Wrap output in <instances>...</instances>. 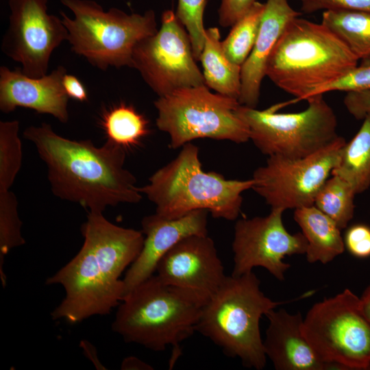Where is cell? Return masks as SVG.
Here are the masks:
<instances>
[{
	"label": "cell",
	"mask_w": 370,
	"mask_h": 370,
	"mask_svg": "<svg viewBox=\"0 0 370 370\" xmlns=\"http://www.w3.org/2000/svg\"><path fill=\"white\" fill-rule=\"evenodd\" d=\"M23 136L46 164L56 197L94 212L142 199L136 177L124 167L125 148L109 140L97 147L90 140L66 138L47 123L27 127Z\"/></svg>",
	"instance_id": "6da1fadb"
},
{
	"label": "cell",
	"mask_w": 370,
	"mask_h": 370,
	"mask_svg": "<svg viewBox=\"0 0 370 370\" xmlns=\"http://www.w3.org/2000/svg\"><path fill=\"white\" fill-rule=\"evenodd\" d=\"M346 44L323 23L296 17L286 26L265 75L283 91L308 100L358 66Z\"/></svg>",
	"instance_id": "7a4b0ae2"
},
{
	"label": "cell",
	"mask_w": 370,
	"mask_h": 370,
	"mask_svg": "<svg viewBox=\"0 0 370 370\" xmlns=\"http://www.w3.org/2000/svg\"><path fill=\"white\" fill-rule=\"evenodd\" d=\"M182 147L173 160L149 178L147 184L139 187L155 204L156 213L176 219L202 209L216 219H236L241 211L242 193L252 188L253 180H227L219 173L205 172L198 147L191 143Z\"/></svg>",
	"instance_id": "3957f363"
},
{
	"label": "cell",
	"mask_w": 370,
	"mask_h": 370,
	"mask_svg": "<svg viewBox=\"0 0 370 370\" xmlns=\"http://www.w3.org/2000/svg\"><path fill=\"white\" fill-rule=\"evenodd\" d=\"M203 306L190 295L153 275L124 296L112 330L125 342L154 352L171 346V367L180 355L181 343L197 331Z\"/></svg>",
	"instance_id": "277c9868"
},
{
	"label": "cell",
	"mask_w": 370,
	"mask_h": 370,
	"mask_svg": "<svg viewBox=\"0 0 370 370\" xmlns=\"http://www.w3.org/2000/svg\"><path fill=\"white\" fill-rule=\"evenodd\" d=\"M256 274L227 276L203 306L197 331L211 340L228 356L257 370L266 365L267 356L260 332V319L285 302L267 297Z\"/></svg>",
	"instance_id": "5b68a950"
},
{
	"label": "cell",
	"mask_w": 370,
	"mask_h": 370,
	"mask_svg": "<svg viewBox=\"0 0 370 370\" xmlns=\"http://www.w3.org/2000/svg\"><path fill=\"white\" fill-rule=\"evenodd\" d=\"M60 1L73 14L71 18L60 12L71 49L101 70L132 68L136 45L158 30L152 10L129 14L116 8L106 12L93 0Z\"/></svg>",
	"instance_id": "8992f818"
},
{
	"label": "cell",
	"mask_w": 370,
	"mask_h": 370,
	"mask_svg": "<svg viewBox=\"0 0 370 370\" xmlns=\"http://www.w3.org/2000/svg\"><path fill=\"white\" fill-rule=\"evenodd\" d=\"M240 105L206 85L179 88L154 101L156 126L169 135L173 149L204 138L246 143L249 130L236 113Z\"/></svg>",
	"instance_id": "52a82bcc"
},
{
	"label": "cell",
	"mask_w": 370,
	"mask_h": 370,
	"mask_svg": "<svg viewBox=\"0 0 370 370\" xmlns=\"http://www.w3.org/2000/svg\"><path fill=\"white\" fill-rule=\"evenodd\" d=\"M323 96L308 99V108L299 112L277 113L275 106L259 110L240 105L236 113L262 153L301 158L325 148L339 136L336 116Z\"/></svg>",
	"instance_id": "ba28073f"
},
{
	"label": "cell",
	"mask_w": 370,
	"mask_h": 370,
	"mask_svg": "<svg viewBox=\"0 0 370 370\" xmlns=\"http://www.w3.org/2000/svg\"><path fill=\"white\" fill-rule=\"evenodd\" d=\"M308 341L336 369H370V322L348 288L314 304L303 320Z\"/></svg>",
	"instance_id": "9c48e42d"
},
{
	"label": "cell",
	"mask_w": 370,
	"mask_h": 370,
	"mask_svg": "<svg viewBox=\"0 0 370 370\" xmlns=\"http://www.w3.org/2000/svg\"><path fill=\"white\" fill-rule=\"evenodd\" d=\"M345 139L338 136L320 151L304 158L268 156L252 176V188L271 208L297 209L314 205L332 174Z\"/></svg>",
	"instance_id": "30bf717a"
},
{
	"label": "cell",
	"mask_w": 370,
	"mask_h": 370,
	"mask_svg": "<svg viewBox=\"0 0 370 370\" xmlns=\"http://www.w3.org/2000/svg\"><path fill=\"white\" fill-rule=\"evenodd\" d=\"M184 27L176 14L166 10L158 32L134 49L132 68L159 97L179 88L206 85Z\"/></svg>",
	"instance_id": "8fae6325"
},
{
	"label": "cell",
	"mask_w": 370,
	"mask_h": 370,
	"mask_svg": "<svg viewBox=\"0 0 370 370\" xmlns=\"http://www.w3.org/2000/svg\"><path fill=\"white\" fill-rule=\"evenodd\" d=\"M47 3L48 0L8 1L10 14L1 50L31 77L47 74L52 53L68 38L62 19L49 14Z\"/></svg>",
	"instance_id": "7c38bea8"
},
{
	"label": "cell",
	"mask_w": 370,
	"mask_h": 370,
	"mask_svg": "<svg viewBox=\"0 0 370 370\" xmlns=\"http://www.w3.org/2000/svg\"><path fill=\"white\" fill-rule=\"evenodd\" d=\"M284 211L271 208L265 217L243 218L236 222L232 245V275L240 276L261 267L277 280H284L291 265L283 259L305 254L307 241L302 232L287 231L282 221Z\"/></svg>",
	"instance_id": "4fadbf2b"
},
{
	"label": "cell",
	"mask_w": 370,
	"mask_h": 370,
	"mask_svg": "<svg viewBox=\"0 0 370 370\" xmlns=\"http://www.w3.org/2000/svg\"><path fill=\"white\" fill-rule=\"evenodd\" d=\"M45 284H60L65 291L64 298L51 313L52 319L72 324L109 314L125 296L124 283L114 284L105 277L84 241L78 253Z\"/></svg>",
	"instance_id": "5bb4252c"
},
{
	"label": "cell",
	"mask_w": 370,
	"mask_h": 370,
	"mask_svg": "<svg viewBox=\"0 0 370 370\" xmlns=\"http://www.w3.org/2000/svg\"><path fill=\"white\" fill-rule=\"evenodd\" d=\"M156 272L162 282L188 293L203 306L227 277L214 243L208 235L180 241L161 258Z\"/></svg>",
	"instance_id": "9a60e30c"
},
{
	"label": "cell",
	"mask_w": 370,
	"mask_h": 370,
	"mask_svg": "<svg viewBox=\"0 0 370 370\" xmlns=\"http://www.w3.org/2000/svg\"><path fill=\"white\" fill-rule=\"evenodd\" d=\"M208 213L201 209L176 219L156 212L145 217L141 221L143 246L123 280L125 295L152 276L161 258L180 241L193 235H208Z\"/></svg>",
	"instance_id": "2e32d148"
},
{
	"label": "cell",
	"mask_w": 370,
	"mask_h": 370,
	"mask_svg": "<svg viewBox=\"0 0 370 370\" xmlns=\"http://www.w3.org/2000/svg\"><path fill=\"white\" fill-rule=\"evenodd\" d=\"M67 73L59 66L40 77H31L21 68L0 67V110L10 113L17 107L48 114L61 123L69 121L68 101L62 81Z\"/></svg>",
	"instance_id": "e0dca14e"
},
{
	"label": "cell",
	"mask_w": 370,
	"mask_h": 370,
	"mask_svg": "<svg viewBox=\"0 0 370 370\" xmlns=\"http://www.w3.org/2000/svg\"><path fill=\"white\" fill-rule=\"evenodd\" d=\"M263 345L266 356L277 370H329L336 367L324 360L310 345L303 331L300 312L285 309L268 312Z\"/></svg>",
	"instance_id": "ac0fdd59"
},
{
	"label": "cell",
	"mask_w": 370,
	"mask_h": 370,
	"mask_svg": "<svg viewBox=\"0 0 370 370\" xmlns=\"http://www.w3.org/2000/svg\"><path fill=\"white\" fill-rule=\"evenodd\" d=\"M81 232L105 277L112 283H123L120 276L143 248L142 231L116 225L106 219L103 212H89Z\"/></svg>",
	"instance_id": "d6986e66"
},
{
	"label": "cell",
	"mask_w": 370,
	"mask_h": 370,
	"mask_svg": "<svg viewBox=\"0 0 370 370\" xmlns=\"http://www.w3.org/2000/svg\"><path fill=\"white\" fill-rule=\"evenodd\" d=\"M301 14L288 0H267L256 42L241 66V105L256 108L268 58L287 24Z\"/></svg>",
	"instance_id": "ffe728a7"
},
{
	"label": "cell",
	"mask_w": 370,
	"mask_h": 370,
	"mask_svg": "<svg viewBox=\"0 0 370 370\" xmlns=\"http://www.w3.org/2000/svg\"><path fill=\"white\" fill-rule=\"evenodd\" d=\"M294 220L306 239L308 262L327 264L344 251L341 230L314 205L295 209Z\"/></svg>",
	"instance_id": "44dd1931"
},
{
	"label": "cell",
	"mask_w": 370,
	"mask_h": 370,
	"mask_svg": "<svg viewBox=\"0 0 370 370\" xmlns=\"http://www.w3.org/2000/svg\"><path fill=\"white\" fill-rule=\"evenodd\" d=\"M206 85L218 93L238 100L241 89V66L230 61L224 53L217 27L206 29L200 56Z\"/></svg>",
	"instance_id": "7402d4cb"
},
{
	"label": "cell",
	"mask_w": 370,
	"mask_h": 370,
	"mask_svg": "<svg viewBox=\"0 0 370 370\" xmlns=\"http://www.w3.org/2000/svg\"><path fill=\"white\" fill-rule=\"evenodd\" d=\"M332 175L347 181L356 194L370 187V115L362 120L358 132L342 147Z\"/></svg>",
	"instance_id": "603a6c76"
},
{
	"label": "cell",
	"mask_w": 370,
	"mask_h": 370,
	"mask_svg": "<svg viewBox=\"0 0 370 370\" xmlns=\"http://www.w3.org/2000/svg\"><path fill=\"white\" fill-rule=\"evenodd\" d=\"M321 23L336 34L362 64H370V12L324 11Z\"/></svg>",
	"instance_id": "cb8c5ba5"
},
{
	"label": "cell",
	"mask_w": 370,
	"mask_h": 370,
	"mask_svg": "<svg viewBox=\"0 0 370 370\" xmlns=\"http://www.w3.org/2000/svg\"><path fill=\"white\" fill-rule=\"evenodd\" d=\"M101 123L108 140L125 149L136 145L149 133L146 117L125 103L107 110Z\"/></svg>",
	"instance_id": "d4e9b609"
},
{
	"label": "cell",
	"mask_w": 370,
	"mask_h": 370,
	"mask_svg": "<svg viewBox=\"0 0 370 370\" xmlns=\"http://www.w3.org/2000/svg\"><path fill=\"white\" fill-rule=\"evenodd\" d=\"M356 195L347 181L339 176L332 175L319 190L314 205L343 230L354 217Z\"/></svg>",
	"instance_id": "484cf974"
},
{
	"label": "cell",
	"mask_w": 370,
	"mask_h": 370,
	"mask_svg": "<svg viewBox=\"0 0 370 370\" xmlns=\"http://www.w3.org/2000/svg\"><path fill=\"white\" fill-rule=\"evenodd\" d=\"M264 9L265 3L256 1L221 42L225 54L233 63L242 66L249 56L257 38Z\"/></svg>",
	"instance_id": "4316f807"
},
{
	"label": "cell",
	"mask_w": 370,
	"mask_h": 370,
	"mask_svg": "<svg viewBox=\"0 0 370 370\" xmlns=\"http://www.w3.org/2000/svg\"><path fill=\"white\" fill-rule=\"evenodd\" d=\"M16 120L0 122V192L9 190L22 164V145Z\"/></svg>",
	"instance_id": "83f0119b"
},
{
	"label": "cell",
	"mask_w": 370,
	"mask_h": 370,
	"mask_svg": "<svg viewBox=\"0 0 370 370\" xmlns=\"http://www.w3.org/2000/svg\"><path fill=\"white\" fill-rule=\"evenodd\" d=\"M18 201L11 191L0 192V275L3 287L6 277L3 271L4 257L13 248L25 241L21 234L22 222L18 213Z\"/></svg>",
	"instance_id": "f1b7e54d"
},
{
	"label": "cell",
	"mask_w": 370,
	"mask_h": 370,
	"mask_svg": "<svg viewBox=\"0 0 370 370\" xmlns=\"http://www.w3.org/2000/svg\"><path fill=\"white\" fill-rule=\"evenodd\" d=\"M176 16L190 39L193 55L199 60L204 46V13L206 0H177Z\"/></svg>",
	"instance_id": "f546056e"
},
{
	"label": "cell",
	"mask_w": 370,
	"mask_h": 370,
	"mask_svg": "<svg viewBox=\"0 0 370 370\" xmlns=\"http://www.w3.org/2000/svg\"><path fill=\"white\" fill-rule=\"evenodd\" d=\"M370 88V64H362L336 81L321 88L317 95L331 91H356Z\"/></svg>",
	"instance_id": "4dcf8cb0"
},
{
	"label": "cell",
	"mask_w": 370,
	"mask_h": 370,
	"mask_svg": "<svg viewBox=\"0 0 370 370\" xmlns=\"http://www.w3.org/2000/svg\"><path fill=\"white\" fill-rule=\"evenodd\" d=\"M299 1L301 3V11L305 14H312L320 10L370 12V0Z\"/></svg>",
	"instance_id": "1f68e13d"
},
{
	"label": "cell",
	"mask_w": 370,
	"mask_h": 370,
	"mask_svg": "<svg viewBox=\"0 0 370 370\" xmlns=\"http://www.w3.org/2000/svg\"><path fill=\"white\" fill-rule=\"evenodd\" d=\"M345 248L354 257H370V227L358 223L349 227L343 238Z\"/></svg>",
	"instance_id": "d6a6232c"
},
{
	"label": "cell",
	"mask_w": 370,
	"mask_h": 370,
	"mask_svg": "<svg viewBox=\"0 0 370 370\" xmlns=\"http://www.w3.org/2000/svg\"><path fill=\"white\" fill-rule=\"evenodd\" d=\"M256 0H221L218 10L219 22L223 27L233 26L251 8Z\"/></svg>",
	"instance_id": "836d02e7"
},
{
	"label": "cell",
	"mask_w": 370,
	"mask_h": 370,
	"mask_svg": "<svg viewBox=\"0 0 370 370\" xmlns=\"http://www.w3.org/2000/svg\"><path fill=\"white\" fill-rule=\"evenodd\" d=\"M343 103L349 112L357 120H363L370 115V88L347 92Z\"/></svg>",
	"instance_id": "e575fe53"
},
{
	"label": "cell",
	"mask_w": 370,
	"mask_h": 370,
	"mask_svg": "<svg viewBox=\"0 0 370 370\" xmlns=\"http://www.w3.org/2000/svg\"><path fill=\"white\" fill-rule=\"evenodd\" d=\"M64 90L69 98L85 101L88 99L87 90L84 85L75 75L66 73L62 81Z\"/></svg>",
	"instance_id": "d590c367"
},
{
	"label": "cell",
	"mask_w": 370,
	"mask_h": 370,
	"mask_svg": "<svg viewBox=\"0 0 370 370\" xmlns=\"http://www.w3.org/2000/svg\"><path fill=\"white\" fill-rule=\"evenodd\" d=\"M121 369L123 370H150L153 369L149 364L135 356H129L123 360Z\"/></svg>",
	"instance_id": "8d00e7d4"
},
{
	"label": "cell",
	"mask_w": 370,
	"mask_h": 370,
	"mask_svg": "<svg viewBox=\"0 0 370 370\" xmlns=\"http://www.w3.org/2000/svg\"><path fill=\"white\" fill-rule=\"evenodd\" d=\"M80 346L83 349L85 356L93 362L97 369H106L97 358L96 348L90 343L86 340L82 341Z\"/></svg>",
	"instance_id": "74e56055"
},
{
	"label": "cell",
	"mask_w": 370,
	"mask_h": 370,
	"mask_svg": "<svg viewBox=\"0 0 370 370\" xmlns=\"http://www.w3.org/2000/svg\"><path fill=\"white\" fill-rule=\"evenodd\" d=\"M361 308L370 322V284L365 289L360 297Z\"/></svg>",
	"instance_id": "f35d334b"
}]
</instances>
